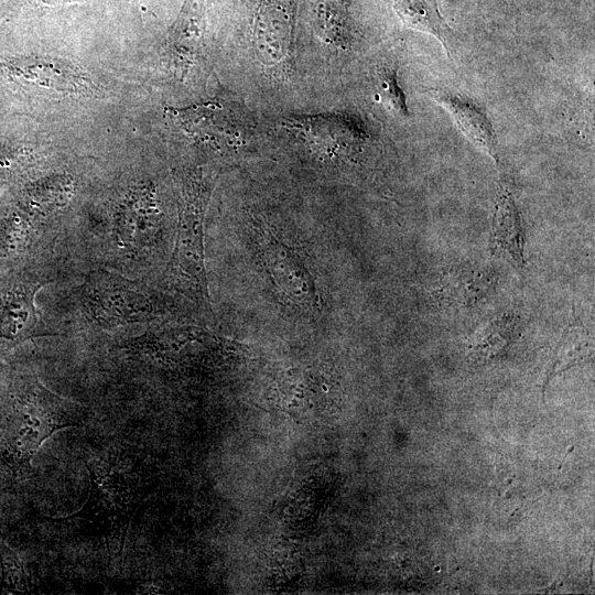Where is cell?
I'll return each instance as SVG.
<instances>
[{
	"instance_id": "cell-14",
	"label": "cell",
	"mask_w": 595,
	"mask_h": 595,
	"mask_svg": "<svg viewBox=\"0 0 595 595\" xmlns=\"http://www.w3.org/2000/svg\"><path fill=\"white\" fill-rule=\"evenodd\" d=\"M519 326V318L512 313H501L491 318L472 345V358L485 361L504 353L517 337Z\"/></svg>"
},
{
	"instance_id": "cell-7",
	"label": "cell",
	"mask_w": 595,
	"mask_h": 595,
	"mask_svg": "<svg viewBox=\"0 0 595 595\" xmlns=\"http://www.w3.org/2000/svg\"><path fill=\"white\" fill-rule=\"evenodd\" d=\"M294 0H262L253 22V44L261 63L286 67L293 53Z\"/></svg>"
},
{
	"instance_id": "cell-8",
	"label": "cell",
	"mask_w": 595,
	"mask_h": 595,
	"mask_svg": "<svg viewBox=\"0 0 595 595\" xmlns=\"http://www.w3.org/2000/svg\"><path fill=\"white\" fill-rule=\"evenodd\" d=\"M205 33V0H185L169 31L166 41L172 64L182 77H185L199 63Z\"/></svg>"
},
{
	"instance_id": "cell-4",
	"label": "cell",
	"mask_w": 595,
	"mask_h": 595,
	"mask_svg": "<svg viewBox=\"0 0 595 595\" xmlns=\"http://www.w3.org/2000/svg\"><path fill=\"white\" fill-rule=\"evenodd\" d=\"M183 129L216 150H237L252 132L249 115L236 101L215 98L184 109H174Z\"/></svg>"
},
{
	"instance_id": "cell-13",
	"label": "cell",
	"mask_w": 595,
	"mask_h": 595,
	"mask_svg": "<svg viewBox=\"0 0 595 595\" xmlns=\"http://www.w3.org/2000/svg\"><path fill=\"white\" fill-rule=\"evenodd\" d=\"M153 195L148 188H137L118 213L116 231L123 246H134L152 229L155 215Z\"/></svg>"
},
{
	"instance_id": "cell-5",
	"label": "cell",
	"mask_w": 595,
	"mask_h": 595,
	"mask_svg": "<svg viewBox=\"0 0 595 595\" xmlns=\"http://www.w3.org/2000/svg\"><path fill=\"white\" fill-rule=\"evenodd\" d=\"M82 301L93 321L104 326L143 322L152 314L147 295L106 270L95 271L87 278Z\"/></svg>"
},
{
	"instance_id": "cell-16",
	"label": "cell",
	"mask_w": 595,
	"mask_h": 595,
	"mask_svg": "<svg viewBox=\"0 0 595 595\" xmlns=\"http://www.w3.org/2000/svg\"><path fill=\"white\" fill-rule=\"evenodd\" d=\"M316 30L322 40L336 47L347 43L346 15L343 1L320 0Z\"/></svg>"
},
{
	"instance_id": "cell-3",
	"label": "cell",
	"mask_w": 595,
	"mask_h": 595,
	"mask_svg": "<svg viewBox=\"0 0 595 595\" xmlns=\"http://www.w3.org/2000/svg\"><path fill=\"white\" fill-rule=\"evenodd\" d=\"M0 69L14 83L47 96L96 97L99 88L82 68L53 56L3 58Z\"/></svg>"
},
{
	"instance_id": "cell-15",
	"label": "cell",
	"mask_w": 595,
	"mask_h": 595,
	"mask_svg": "<svg viewBox=\"0 0 595 595\" xmlns=\"http://www.w3.org/2000/svg\"><path fill=\"white\" fill-rule=\"evenodd\" d=\"M593 350L592 335L572 309V316L556 348L553 371L563 370L585 358Z\"/></svg>"
},
{
	"instance_id": "cell-1",
	"label": "cell",
	"mask_w": 595,
	"mask_h": 595,
	"mask_svg": "<svg viewBox=\"0 0 595 595\" xmlns=\"http://www.w3.org/2000/svg\"><path fill=\"white\" fill-rule=\"evenodd\" d=\"M89 475V491L79 510L58 520L82 519L91 524L106 540L109 553L120 559L131 522L144 497L137 474L110 462L85 461Z\"/></svg>"
},
{
	"instance_id": "cell-18",
	"label": "cell",
	"mask_w": 595,
	"mask_h": 595,
	"mask_svg": "<svg viewBox=\"0 0 595 595\" xmlns=\"http://www.w3.org/2000/svg\"><path fill=\"white\" fill-rule=\"evenodd\" d=\"M377 86L381 99L397 115L405 117L409 115L405 97L398 85L396 69L391 66H383L377 74Z\"/></svg>"
},
{
	"instance_id": "cell-2",
	"label": "cell",
	"mask_w": 595,
	"mask_h": 595,
	"mask_svg": "<svg viewBox=\"0 0 595 595\" xmlns=\"http://www.w3.org/2000/svg\"><path fill=\"white\" fill-rule=\"evenodd\" d=\"M214 180L196 170L183 182L175 247L169 267L172 286L197 305L209 307L204 263V219Z\"/></svg>"
},
{
	"instance_id": "cell-12",
	"label": "cell",
	"mask_w": 595,
	"mask_h": 595,
	"mask_svg": "<svg viewBox=\"0 0 595 595\" xmlns=\"http://www.w3.org/2000/svg\"><path fill=\"white\" fill-rule=\"evenodd\" d=\"M393 8L407 26L434 35L447 54L452 53L456 37L443 19L436 0H394Z\"/></svg>"
},
{
	"instance_id": "cell-6",
	"label": "cell",
	"mask_w": 595,
	"mask_h": 595,
	"mask_svg": "<svg viewBox=\"0 0 595 595\" xmlns=\"http://www.w3.org/2000/svg\"><path fill=\"white\" fill-rule=\"evenodd\" d=\"M22 426L15 441L18 456L29 462L54 432L83 424L85 408L37 385L23 410Z\"/></svg>"
},
{
	"instance_id": "cell-9",
	"label": "cell",
	"mask_w": 595,
	"mask_h": 595,
	"mask_svg": "<svg viewBox=\"0 0 595 595\" xmlns=\"http://www.w3.org/2000/svg\"><path fill=\"white\" fill-rule=\"evenodd\" d=\"M498 283L491 269L457 267L445 272L433 286L432 295L439 305L447 309H469L489 298Z\"/></svg>"
},
{
	"instance_id": "cell-10",
	"label": "cell",
	"mask_w": 595,
	"mask_h": 595,
	"mask_svg": "<svg viewBox=\"0 0 595 595\" xmlns=\"http://www.w3.org/2000/svg\"><path fill=\"white\" fill-rule=\"evenodd\" d=\"M524 227L513 196L508 188L501 187L493 215L491 251L521 271L524 266Z\"/></svg>"
},
{
	"instance_id": "cell-11",
	"label": "cell",
	"mask_w": 595,
	"mask_h": 595,
	"mask_svg": "<svg viewBox=\"0 0 595 595\" xmlns=\"http://www.w3.org/2000/svg\"><path fill=\"white\" fill-rule=\"evenodd\" d=\"M452 115L459 129L475 144L486 151L497 163V138L486 113L470 99L453 91L439 88L428 93Z\"/></svg>"
},
{
	"instance_id": "cell-19",
	"label": "cell",
	"mask_w": 595,
	"mask_h": 595,
	"mask_svg": "<svg viewBox=\"0 0 595 595\" xmlns=\"http://www.w3.org/2000/svg\"><path fill=\"white\" fill-rule=\"evenodd\" d=\"M45 4H60V3H66V2H73L75 0H41Z\"/></svg>"
},
{
	"instance_id": "cell-17",
	"label": "cell",
	"mask_w": 595,
	"mask_h": 595,
	"mask_svg": "<svg viewBox=\"0 0 595 595\" xmlns=\"http://www.w3.org/2000/svg\"><path fill=\"white\" fill-rule=\"evenodd\" d=\"M34 317L30 296L23 293L12 295L0 309V334L15 337L33 325Z\"/></svg>"
}]
</instances>
